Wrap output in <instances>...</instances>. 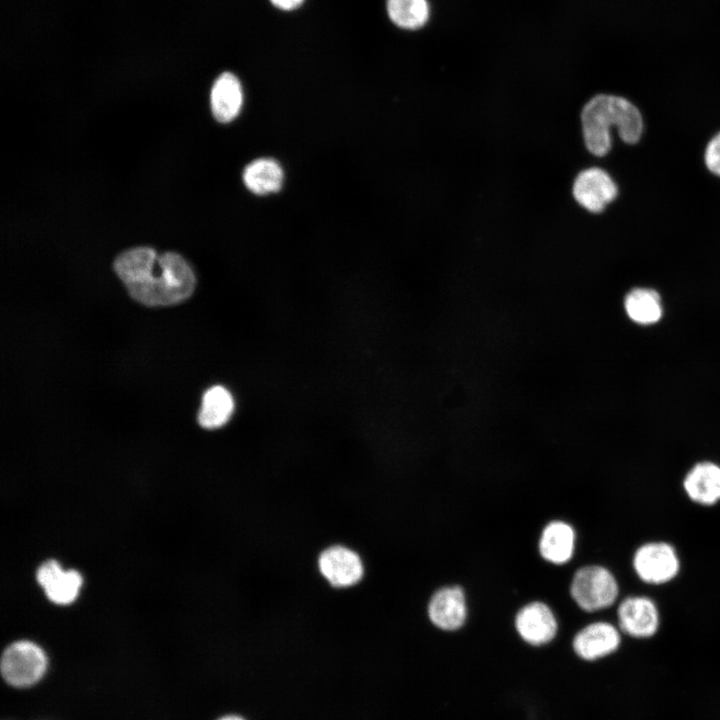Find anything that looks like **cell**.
I'll return each instance as SVG.
<instances>
[{
    "instance_id": "cell-9",
    "label": "cell",
    "mask_w": 720,
    "mask_h": 720,
    "mask_svg": "<svg viewBox=\"0 0 720 720\" xmlns=\"http://www.w3.org/2000/svg\"><path fill=\"white\" fill-rule=\"evenodd\" d=\"M620 642V633L614 625L608 622H594L575 635L572 646L581 659L594 661L615 652Z\"/></svg>"
},
{
    "instance_id": "cell-11",
    "label": "cell",
    "mask_w": 720,
    "mask_h": 720,
    "mask_svg": "<svg viewBox=\"0 0 720 720\" xmlns=\"http://www.w3.org/2000/svg\"><path fill=\"white\" fill-rule=\"evenodd\" d=\"M319 569L330 584L336 587L351 586L363 574L359 556L342 546H333L323 551L319 557Z\"/></svg>"
},
{
    "instance_id": "cell-18",
    "label": "cell",
    "mask_w": 720,
    "mask_h": 720,
    "mask_svg": "<svg viewBox=\"0 0 720 720\" xmlns=\"http://www.w3.org/2000/svg\"><path fill=\"white\" fill-rule=\"evenodd\" d=\"M386 8L390 20L405 30L424 27L431 15L428 0H387Z\"/></svg>"
},
{
    "instance_id": "cell-5",
    "label": "cell",
    "mask_w": 720,
    "mask_h": 720,
    "mask_svg": "<svg viewBox=\"0 0 720 720\" xmlns=\"http://www.w3.org/2000/svg\"><path fill=\"white\" fill-rule=\"evenodd\" d=\"M638 577L649 584H664L679 572L680 562L673 546L665 542H649L640 546L633 556Z\"/></svg>"
},
{
    "instance_id": "cell-14",
    "label": "cell",
    "mask_w": 720,
    "mask_h": 720,
    "mask_svg": "<svg viewBox=\"0 0 720 720\" xmlns=\"http://www.w3.org/2000/svg\"><path fill=\"white\" fill-rule=\"evenodd\" d=\"M210 102L212 113L219 122L234 120L243 105V90L239 79L230 72L222 73L212 86Z\"/></svg>"
},
{
    "instance_id": "cell-16",
    "label": "cell",
    "mask_w": 720,
    "mask_h": 720,
    "mask_svg": "<svg viewBox=\"0 0 720 720\" xmlns=\"http://www.w3.org/2000/svg\"><path fill=\"white\" fill-rule=\"evenodd\" d=\"M242 178L245 186L252 193L266 195L280 190L284 172L276 160L258 158L245 167Z\"/></svg>"
},
{
    "instance_id": "cell-6",
    "label": "cell",
    "mask_w": 720,
    "mask_h": 720,
    "mask_svg": "<svg viewBox=\"0 0 720 720\" xmlns=\"http://www.w3.org/2000/svg\"><path fill=\"white\" fill-rule=\"evenodd\" d=\"M617 186L603 169L582 170L575 178L572 194L576 202L591 213H600L617 196Z\"/></svg>"
},
{
    "instance_id": "cell-22",
    "label": "cell",
    "mask_w": 720,
    "mask_h": 720,
    "mask_svg": "<svg viewBox=\"0 0 720 720\" xmlns=\"http://www.w3.org/2000/svg\"><path fill=\"white\" fill-rule=\"evenodd\" d=\"M215 720H249L246 716L236 713L229 712L218 716Z\"/></svg>"
},
{
    "instance_id": "cell-20",
    "label": "cell",
    "mask_w": 720,
    "mask_h": 720,
    "mask_svg": "<svg viewBox=\"0 0 720 720\" xmlns=\"http://www.w3.org/2000/svg\"><path fill=\"white\" fill-rule=\"evenodd\" d=\"M705 163L713 174L720 176V133L708 143L705 150Z\"/></svg>"
},
{
    "instance_id": "cell-13",
    "label": "cell",
    "mask_w": 720,
    "mask_h": 720,
    "mask_svg": "<svg viewBox=\"0 0 720 720\" xmlns=\"http://www.w3.org/2000/svg\"><path fill=\"white\" fill-rule=\"evenodd\" d=\"M683 487L695 503H717L720 501V466L707 461L697 463L686 474Z\"/></svg>"
},
{
    "instance_id": "cell-4",
    "label": "cell",
    "mask_w": 720,
    "mask_h": 720,
    "mask_svg": "<svg viewBox=\"0 0 720 720\" xmlns=\"http://www.w3.org/2000/svg\"><path fill=\"white\" fill-rule=\"evenodd\" d=\"M619 593L614 575L598 565L581 567L574 574L570 594L576 604L587 612L611 606Z\"/></svg>"
},
{
    "instance_id": "cell-10",
    "label": "cell",
    "mask_w": 720,
    "mask_h": 720,
    "mask_svg": "<svg viewBox=\"0 0 720 720\" xmlns=\"http://www.w3.org/2000/svg\"><path fill=\"white\" fill-rule=\"evenodd\" d=\"M467 615L466 600L459 586L444 587L431 597L428 616L439 629L455 631L463 626Z\"/></svg>"
},
{
    "instance_id": "cell-12",
    "label": "cell",
    "mask_w": 720,
    "mask_h": 720,
    "mask_svg": "<svg viewBox=\"0 0 720 720\" xmlns=\"http://www.w3.org/2000/svg\"><path fill=\"white\" fill-rule=\"evenodd\" d=\"M36 578L49 600L59 605L73 602L82 585L81 575L77 571L63 570L55 560L43 563Z\"/></svg>"
},
{
    "instance_id": "cell-21",
    "label": "cell",
    "mask_w": 720,
    "mask_h": 720,
    "mask_svg": "<svg viewBox=\"0 0 720 720\" xmlns=\"http://www.w3.org/2000/svg\"><path fill=\"white\" fill-rule=\"evenodd\" d=\"M304 0H270V2L277 8L282 10H292L299 7Z\"/></svg>"
},
{
    "instance_id": "cell-8",
    "label": "cell",
    "mask_w": 720,
    "mask_h": 720,
    "mask_svg": "<svg viewBox=\"0 0 720 720\" xmlns=\"http://www.w3.org/2000/svg\"><path fill=\"white\" fill-rule=\"evenodd\" d=\"M519 636L532 646L551 642L557 634L558 624L551 609L542 602H532L522 607L515 617Z\"/></svg>"
},
{
    "instance_id": "cell-7",
    "label": "cell",
    "mask_w": 720,
    "mask_h": 720,
    "mask_svg": "<svg viewBox=\"0 0 720 720\" xmlns=\"http://www.w3.org/2000/svg\"><path fill=\"white\" fill-rule=\"evenodd\" d=\"M620 629L634 638H649L659 627V613L655 603L648 597L630 596L618 606Z\"/></svg>"
},
{
    "instance_id": "cell-1",
    "label": "cell",
    "mask_w": 720,
    "mask_h": 720,
    "mask_svg": "<svg viewBox=\"0 0 720 720\" xmlns=\"http://www.w3.org/2000/svg\"><path fill=\"white\" fill-rule=\"evenodd\" d=\"M114 270L136 301L147 306L171 305L188 298L195 287V275L179 254H157L149 247L121 253Z\"/></svg>"
},
{
    "instance_id": "cell-3",
    "label": "cell",
    "mask_w": 720,
    "mask_h": 720,
    "mask_svg": "<svg viewBox=\"0 0 720 720\" xmlns=\"http://www.w3.org/2000/svg\"><path fill=\"white\" fill-rule=\"evenodd\" d=\"M48 658L44 650L29 640L11 643L1 657V675L14 688H28L46 674Z\"/></svg>"
},
{
    "instance_id": "cell-2",
    "label": "cell",
    "mask_w": 720,
    "mask_h": 720,
    "mask_svg": "<svg viewBox=\"0 0 720 720\" xmlns=\"http://www.w3.org/2000/svg\"><path fill=\"white\" fill-rule=\"evenodd\" d=\"M580 119L585 146L597 157L606 155L611 148V126L628 144L636 143L643 131V120L637 107L627 99L614 95L592 97L584 105Z\"/></svg>"
},
{
    "instance_id": "cell-19",
    "label": "cell",
    "mask_w": 720,
    "mask_h": 720,
    "mask_svg": "<svg viewBox=\"0 0 720 720\" xmlns=\"http://www.w3.org/2000/svg\"><path fill=\"white\" fill-rule=\"evenodd\" d=\"M625 309L634 322L642 325L653 324L662 316L659 294L649 288L631 290L625 298Z\"/></svg>"
},
{
    "instance_id": "cell-17",
    "label": "cell",
    "mask_w": 720,
    "mask_h": 720,
    "mask_svg": "<svg viewBox=\"0 0 720 720\" xmlns=\"http://www.w3.org/2000/svg\"><path fill=\"white\" fill-rule=\"evenodd\" d=\"M233 411L232 395L225 387L216 385L209 388L203 395L198 422L206 429L219 428L228 422Z\"/></svg>"
},
{
    "instance_id": "cell-15",
    "label": "cell",
    "mask_w": 720,
    "mask_h": 720,
    "mask_svg": "<svg viewBox=\"0 0 720 720\" xmlns=\"http://www.w3.org/2000/svg\"><path fill=\"white\" fill-rule=\"evenodd\" d=\"M574 547L575 532L569 524L552 521L543 529L539 552L545 560L557 565L564 564L571 559Z\"/></svg>"
}]
</instances>
